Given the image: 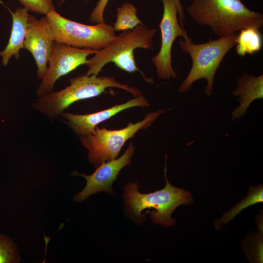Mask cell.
I'll use <instances>...</instances> for the list:
<instances>
[{"label":"cell","instance_id":"6","mask_svg":"<svg viewBox=\"0 0 263 263\" xmlns=\"http://www.w3.org/2000/svg\"><path fill=\"white\" fill-rule=\"evenodd\" d=\"M53 29L55 41L78 48L99 51L115 37L113 26L104 22L86 25L68 19L56 10L46 15Z\"/></svg>","mask_w":263,"mask_h":263},{"label":"cell","instance_id":"7","mask_svg":"<svg viewBox=\"0 0 263 263\" xmlns=\"http://www.w3.org/2000/svg\"><path fill=\"white\" fill-rule=\"evenodd\" d=\"M156 32L155 29L150 28L143 24L138 25L132 30L124 31L88 59L86 65L88 69L85 74L98 75L103 67L112 62L114 57L128 50L152 49Z\"/></svg>","mask_w":263,"mask_h":263},{"label":"cell","instance_id":"8","mask_svg":"<svg viewBox=\"0 0 263 263\" xmlns=\"http://www.w3.org/2000/svg\"><path fill=\"white\" fill-rule=\"evenodd\" d=\"M98 51L78 48L55 41L49 58L47 72L36 90L38 97L53 91L56 82L79 66L87 64V57Z\"/></svg>","mask_w":263,"mask_h":263},{"label":"cell","instance_id":"15","mask_svg":"<svg viewBox=\"0 0 263 263\" xmlns=\"http://www.w3.org/2000/svg\"><path fill=\"white\" fill-rule=\"evenodd\" d=\"M263 202V187L261 184L249 188L247 196L237 203L228 211L225 213L223 216L214 221V228L219 230L227 224L230 220L244 209L253 205Z\"/></svg>","mask_w":263,"mask_h":263},{"label":"cell","instance_id":"3","mask_svg":"<svg viewBox=\"0 0 263 263\" xmlns=\"http://www.w3.org/2000/svg\"><path fill=\"white\" fill-rule=\"evenodd\" d=\"M70 85L57 92L38 97L32 104L33 108L48 118L53 120L75 102L100 95L109 88H117L132 94L134 97L141 93L138 89L117 82L114 77L87 75L86 74L71 78Z\"/></svg>","mask_w":263,"mask_h":263},{"label":"cell","instance_id":"2","mask_svg":"<svg viewBox=\"0 0 263 263\" xmlns=\"http://www.w3.org/2000/svg\"><path fill=\"white\" fill-rule=\"evenodd\" d=\"M167 155L165 156L164 175L166 186L162 189L149 193H141L138 191L136 182L127 183L124 188L123 198L125 206L130 214L138 222L146 219L142 211L146 208H153L150 213L154 224H160L164 226L173 225L176 219L171 217L174 210L182 205H191L194 202L190 192L171 185L167 177Z\"/></svg>","mask_w":263,"mask_h":263},{"label":"cell","instance_id":"9","mask_svg":"<svg viewBox=\"0 0 263 263\" xmlns=\"http://www.w3.org/2000/svg\"><path fill=\"white\" fill-rule=\"evenodd\" d=\"M163 14L159 27L161 33V44L158 54L152 57L157 76L162 79L170 80L177 75L171 64V49L173 43L178 37L184 39L189 37L179 22L178 10L173 0H161Z\"/></svg>","mask_w":263,"mask_h":263},{"label":"cell","instance_id":"1","mask_svg":"<svg viewBox=\"0 0 263 263\" xmlns=\"http://www.w3.org/2000/svg\"><path fill=\"white\" fill-rule=\"evenodd\" d=\"M186 10L195 22L209 26L220 38L263 25V15L248 8L241 0H193Z\"/></svg>","mask_w":263,"mask_h":263},{"label":"cell","instance_id":"13","mask_svg":"<svg viewBox=\"0 0 263 263\" xmlns=\"http://www.w3.org/2000/svg\"><path fill=\"white\" fill-rule=\"evenodd\" d=\"M237 86L232 92L238 96L239 105L232 112V120H238L246 113L250 104L255 100L263 98V75L255 76L245 72L239 77Z\"/></svg>","mask_w":263,"mask_h":263},{"label":"cell","instance_id":"23","mask_svg":"<svg viewBox=\"0 0 263 263\" xmlns=\"http://www.w3.org/2000/svg\"><path fill=\"white\" fill-rule=\"evenodd\" d=\"M66 0H62L60 3H59V4H61V3H62L63 2H64Z\"/></svg>","mask_w":263,"mask_h":263},{"label":"cell","instance_id":"20","mask_svg":"<svg viewBox=\"0 0 263 263\" xmlns=\"http://www.w3.org/2000/svg\"><path fill=\"white\" fill-rule=\"evenodd\" d=\"M133 51L130 50L118 55L113 59L112 62H113L117 67L126 72L129 73L140 72L135 61Z\"/></svg>","mask_w":263,"mask_h":263},{"label":"cell","instance_id":"12","mask_svg":"<svg viewBox=\"0 0 263 263\" xmlns=\"http://www.w3.org/2000/svg\"><path fill=\"white\" fill-rule=\"evenodd\" d=\"M150 106L146 98L140 95L128 101L115 105L99 112L84 114H77L63 112L61 116L64 122L79 136L93 133L100 123L114 116L119 113L134 107Z\"/></svg>","mask_w":263,"mask_h":263},{"label":"cell","instance_id":"5","mask_svg":"<svg viewBox=\"0 0 263 263\" xmlns=\"http://www.w3.org/2000/svg\"><path fill=\"white\" fill-rule=\"evenodd\" d=\"M166 110L148 113L141 121L129 123L120 130H110L96 126L93 133L79 136L82 146L88 150V159L96 168L102 164L116 159L126 142L140 130L146 129Z\"/></svg>","mask_w":263,"mask_h":263},{"label":"cell","instance_id":"21","mask_svg":"<svg viewBox=\"0 0 263 263\" xmlns=\"http://www.w3.org/2000/svg\"><path fill=\"white\" fill-rule=\"evenodd\" d=\"M110 0H99L93 10L90 17V20L92 23L104 22V13L105 7Z\"/></svg>","mask_w":263,"mask_h":263},{"label":"cell","instance_id":"18","mask_svg":"<svg viewBox=\"0 0 263 263\" xmlns=\"http://www.w3.org/2000/svg\"><path fill=\"white\" fill-rule=\"evenodd\" d=\"M28 11L46 15L52 10H56L55 0H18Z\"/></svg>","mask_w":263,"mask_h":263},{"label":"cell","instance_id":"22","mask_svg":"<svg viewBox=\"0 0 263 263\" xmlns=\"http://www.w3.org/2000/svg\"><path fill=\"white\" fill-rule=\"evenodd\" d=\"M178 10V14L179 16L180 23L182 27H184V21L185 20V17L184 13V9L180 0H173Z\"/></svg>","mask_w":263,"mask_h":263},{"label":"cell","instance_id":"19","mask_svg":"<svg viewBox=\"0 0 263 263\" xmlns=\"http://www.w3.org/2000/svg\"><path fill=\"white\" fill-rule=\"evenodd\" d=\"M17 261L16 249L7 236L0 234V263H15Z\"/></svg>","mask_w":263,"mask_h":263},{"label":"cell","instance_id":"17","mask_svg":"<svg viewBox=\"0 0 263 263\" xmlns=\"http://www.w3.org/2000/svg\"><path fill=\"white\" fill-rule=\"evenodd\" d=\"M137 9L130 2H126L117 9L116 20L113 25L115 31L132 30L143 24L137 16Z\"/></svg>","mask_w":263,"mask_h":263},{"label":"cell","instance_id":"11","mask_svg":"<svg viewBox=\"0 0 263 263\" xmlns=\"http://www.w3.org/2000/svg\"><path fill=\"white\" fill-rule=\"evenodd\" d=\"M55 36L53 29L46 15L38 19L30 15L24 48L32 54L35 61L37 75L42 79L48 68Z\"/></svg>","mask_w":263,"mask_h":263},{"label":"cell","instance_id":"10","mask_svg":"<svg viewBox=\"0 0 263 263\" xmlns=\"http://www.w3.org/2000/svg\"><path fill=\"white\" fill-rule=\"evenodd\" d=\"M134 150L135 147L131 142L125 152L120 157L102 164L91 175L79 174L74 171L73 175L82 176L87 181L82 191L75 196V200L82 202L91 195L102 191L114 195L115 192L112 188V185L117 180L120 170L131 163V159L134 154Z\"/></svg>","mask_w":263,"mask_h":263},{"label":"cell","instance_id":"4","mask_svg":"<svg viewBox=\"0 0 263 263\" xmlns=\"http://www.w3.org/2000/svg\"><path fill=\"white\" fill-rule=\"evenodd\" d=\"M237 37V34L234 33L200 44L193 43L190 37L181 39L180 48L183 53L189 55L192 63L188 74L178 88V92L188 91L194 82L204 78L207 81L204 92L207 95H211L216 71L225 56L236 45Z\"/></svg>","mask_w":263,"mask_h":263},{"label":"cell","instance_id":"14","mask_svg":"<svg viewBox=\"0 0 263 263\" xmlns=\"http://www.w3.org/2000/svg\"><path fill=\"white\" fill-rule=\"evenodd\" d=\"M8 9L12 19L11 32L7 45L0 51L1 63L4 66L8 64L12 57L18 59L20 50L24 49V41L30 15L24 7L18 8L14 12Z\"/></svg>","mask_w":263,"mask_h":263},{"label":"cell","instance_id":"16","mask_svg":"<svg viewBox=\"0 0 263 263\" xmlns=\"http://www.w3.org/2000/svg\"><path fill=\"white\" fill-rule=\"evenodd\" d=\"M263 38L259 29L247 27L242 29L236 38V51L243 57L259 51L262 47Z\"/></svg>","mask_w":263,"mask_h":263}]
</instances>
